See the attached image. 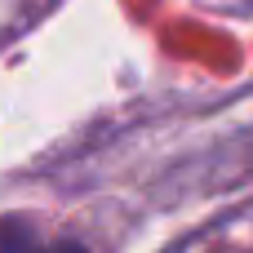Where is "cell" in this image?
Instances as JSON below:
<instances>
[{"label": "cell", "mask_w": 253, "mask_h": 253, "mask_svg": "<svg viewBox=\"0 0 253 253\" xmlns=\"http://www.w3.org/2000/svg\"><path fill=\"white\" fill-rule=\"evenodd\" d=\"M0 253H84L80 245H44L27 222L4 218L0 222Z\"/></svg>", "instance_id": "cell-1"}]
</instances>
